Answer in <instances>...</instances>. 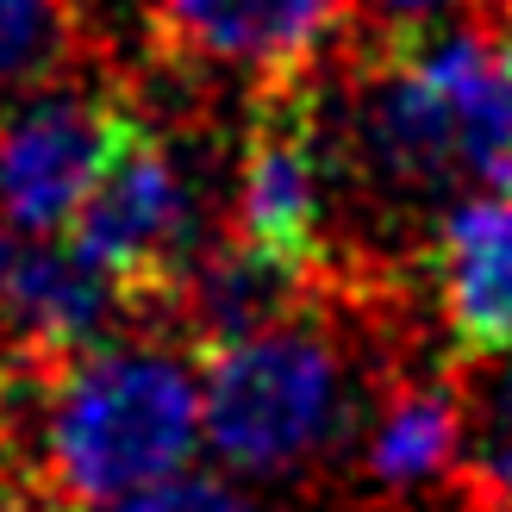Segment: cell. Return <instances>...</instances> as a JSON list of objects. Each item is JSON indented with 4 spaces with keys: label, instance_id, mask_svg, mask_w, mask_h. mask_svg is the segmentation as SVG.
I'll list each match as a JSON object with an SVG mask.
<instances>
[{
    "label": "cell",
    "instance_id": "2",
    "mask_svg": "<svg viewBox=\"0 0 512 512\" xmlns=\"http://www.w3.org/2000/svg\"><path fill=\"white\" fill-rule=\"evenodd\" d=\"M207 444L238 475H281L306 463L338 419V350L313 325H269L207 344L200 363Z\"/></svg>",
    "mask_w": 512,
    "mask_h": 512
},
{
    "label": "cell",
    "instance_id": "9",
    "mask_svg": "<svg viewBox=\"0 0 512 512\" xmlns=\"http://www.w3.org/2000/svg\"><path fill=\"white\" fill-rule=\"evenodd\" d=\"M300 294H306L300 275H288L281 263H269L263 250L232 238V244H207V256L194 263L182 300H175V313H188L207 344H232V338H250V331L288 325Z\"/></svg>",
    "mask_w": 512,
    "mask_h": 512
},
{
    "label": "cell",
    "instance_id": "12",
    "mask_svg": "<svg viewBox=\"0 0 512 512\" xmlns=\"http://www.w3.org/2000/svg\"><path fill=\"white\" fill-rule=\"evenodd\" d=\"M113 512H256V500L238 494L232 481H213V475H175V481H163V488H150Z\"/></svg>",
    "mask_w": 512,
    "mask_h": 512
},
{
    "label": "cell",
    "instance_id": "3",
    "mask_svg": "<svg viewBox=\"0 0 512 512\" xmlns=\"http://www.w3.org/2000/svg\"><path fill=\"white\" fill-rule=\"evenodd\" d=\"M75 250L132 306H175L207 256V207L182 157L138 119L69 225Z\"/></svg>",
    "mask_w": 512,
    "mask_h": 512
},
{
    "label": "cell",
    "instance_id": "1",
    "mask_svg": "<svg viewBox=\"0 0 512 512\" xmlns=\"http://www.w3.org/2000/svg\"><path fill=\"white\" fill-rule=\"evenodd\" d=\"M200 375L157 344H100L38 388V500L44 512H107L188 475Z\"/></svg>",
    "mask_w": 512,
    "mask_h": 512
},
{
    "label": "cell",
    "instance_id": "7",
    "mask_svg": "<svg viewBox=\"0 0 512 512\" xmlns=\"http://www.w3.org/2000/svg\"><path fill=\"white\" fill-rule=\"evenodd\" d=\"M356 0H157L163 38L194 63L256 75V94L306 82Z\"/></svg>",
    "mask_w": 512,
    "mask_h": 512
},
{
    "label": "cell",
    "instance_id": "14",
    "mask_svg": "<svg viewBox=\"0 0 512 512\" xmlns=\"http://www.w3.org/2000/svg\"><path fill=\"white\" fill-rule=\"evenodd\" d=\"M506 7H512V0H506ZM506 19H512V13H506Z\"/></svg>",
    "mask_w": 512,
    "mask_h": 512
},
{
    "label": "cell",
    "instance_id": "4",
    "mask_svg": "<svg viewBox=\"0 0 512 512\" xmlns=\"http://www.w3.org/2000/svg\"><path fill=\"white\" fill-rule=\"evenodd\" d=\"M138 113L94 88H38L0 113V225L57 238L88 207Z\"/></svg>",
    "mask_w": 512,
    "mask_h": 512
},
{
    "label": "cell",
    "instance_id": "6",
    "mask_svg": "<svg viewBox=\"0 0 512 512\" xmlns=\"http://www.w3.org/2000/svg\"><path fill=\"white\" fill-rule=\"evenodd\" d=\"M119 313H132L75 238H32L0 225V356L32 369H63L107 344Z\"/></svg>",
    "mask_w": 512,
    "mask_h": 512
},
{
    "label": "cell",
    "instance_id": "13",
    "mask_svg": "<svg viewBox=\"0 0 512 512\" xmlns=\"http://www.w3.org/2000/svg\"><path fill=\"white\" fill-rule=\"evenodd\" d=\"M381 7H388L394 19H400V32H425L431 19H438L450 0H381Z\"/></svg>",
    "mask_w": 512,
    "mask_h": 512
},
{
    "label": "cell",
    "instance_id": "8",
    "mask_svg": "<svg viewBox=\"0 0 512 512\" xmlns=\"http://www.w3.org/2000/svg\"><path fill=\"white\" fill-rule=\"evenodd\" d=\"M431 281L456 356L512 363V200H456L431 238Z\"/></svg>",
    "mask_w": 512,
    "mask_h": 512
},
{
    "label": "cell",
    "instance_id": "11",
    "mask_svg": "<svg viewBox=\"0 0 512 512\" xmlns=\"http://www.w3.org/2000/svg\"><path fill=\"white\" fill-rule=\"evenodd\" d=\"M75 38V0H0V107L44 88Z\"/></svg>",
    "mask_w": 512,
    "mask_h": 512
},
{
    "label": "cell",
    "instance_id": "10",
    "mask_svg": "<svg viewBox=\"0 0 512 512\" xmlns=\"http://www.w3.org/2000/svg\"><path fill=\"white\" fill-rule=\"evenodd\" d=\"M463 438H469L463 394L450 381H406L381 400L363 469L381 488H425V481L463 469Z\"/></svg>",
    "mask_w": 512,
    "mask_h": 512
},
{
    "label": "cell",
    "instance_id": "5",
    "mask_svg": "<svg viewBox=\"0 0 512 512\" xmlns=\"http://www.w3.org/2000/svg\"><path fill=\"white\" fill-rule=\"evenodd\" d=\"M325 125L313 113V82H288L256 94L238 157V238L269 263L325 281V188H331Z\"/></svg>",
    "mask_w": 512,
    "mask_h": 512
}]
</instances>
